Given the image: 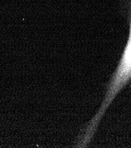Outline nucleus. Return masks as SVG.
Returning a JSON list of instances; mask_svg holds the SVG:
<instances>
[{
  "instance_id": "nucleus-1",
  "label": "nucleus",
  "mask_w": 131,
  "mask_h": 148,
  "mask_svg": "<svg viewBox=\"0 0 131 148\" xmlns=\"http://www.w3.org/2000/svg\"><path fill=\"white\" fill-rule=\"evenodd\" d=\"M120 7L128 24V38L117 66L105 85L103 98L98 109L83 127L84 134L91 138L95 136L115 99L126 88H131V0H120Z\"/></svg>"
}]
</instances>
